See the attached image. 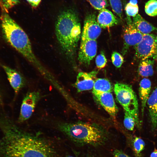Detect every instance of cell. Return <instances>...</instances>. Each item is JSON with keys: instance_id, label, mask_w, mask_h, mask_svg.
I'll use <instances>...</instances> for the list:
<instances>
[{"instance_id": "obj_1", "label": "cell", "mask_w": 157, "mask_h": 157, "mask_svg": "<svg viewBox=\"0 0 157 157\" xmlns=\"http://www.w3.org/2000/svg\"><path fill=\"white\" fill-rule=\"evenodd\" d=\"M0 125L3 134L0 139L1 157H65L64 148L56 138L40 132L25 131L8 120Z\"/></svg>"}, {"instance_id": "obj_2", "label": "cell", "mask_w": 157, "mask_h": 157, "mask_svg": "<svg viewBox=\"0 0 157 157\" xmlns=\"http://www.w3.org/2000/svg\"><path fill=\"white\" fill-rule=\"evenodd\" d=\"M2 32L6 41L20 53L43 75L49 71L34 54L28 37L21 27L9 16L2 12L0 17Z\"/></svg>"}, {"instance_id": "obj_3", "label": "cell", "mask_w": 157, "mask_h": 157, "mask_svg": "<svg viewBox=\"0 0 157 157\" xmlns=\"http://www.w3.org/2000/svg\"><path fill=\"white\" fill-rule=\"evenodd\" d=\"M55 33L65 53L69 57L73 56L81 34L79 19L74 9L68 8L59 14L55 24Z\"/></svg>"}, {"instance_id": "obj_4", "label": "cell", "mask_w": 157, "mask_h": 157, "mask_svg": "<svg viewBox=\"0 0 157 157\" xmlns=\"http://www.w3.org/2000/svg\"><path fill=\"white\" fill-rule=\"evenodd\" d=\"M55 126L73 143L79 145L98 146L103 144L107 139L104 130L94 124L58 122L55 123Z\"/></svg>"}, {"instance_id": "obj_5", "label": "cell", "mask_w": 157, "mask_h": 157, "mask_svg": "<svg viewBox=\"0 0 157 157\" xmlns=\"http://www.w3.org/2000/svg\"><path fill=\"white\" fill-rule=\"evenodd\" d=\"M114 89L118 102L124 111L132 116L135 120V126L140 129L141 122L139 117L138 99L132 87L126 84L117 83L115 85Z\"/></svg>"}, {"instance_id": "obj_6", "label": "cell", "mask_w": 157, "mask_h": 157, "mask_svg": "<svg viewBox=\"0 0 157 157\" xmlns=\"http://www.w3.org/2000/svg\"><path fill=\"white\" fill-rule=\"evenodd\" d=\"M155 35L144 34L141 40L134 46L136 58L141 60L157 58V47Z\"/></svg>"}, {"instance_id": "obj_7", "label": "cell", "mask_w": 157, "mask_h": 157, "mask_svg": "<svg viewBox=\"0 0 157 157\" xmlns=\"http://www.w3.org/2000/svg\"><path fill=\"white\" fill-rule=\"evenodd\" d=\"M41 97V94L38 91L29 92L25 95L21 106L18 119L19 122H24L31 117Z\"/></svg>"}, {"instance_id": "obj_8", "label": "cell", "mask_w": 157, "mask_h": 157, "mask_svg": "<svg viewBox=\"0 0 157 157\" xmlns=\"http://www.w3.org/2000/svg\"><path fill=\"white\" fill-rule=\"evenodd\" d=\"M127 24L123 33V55L126 53L129 47L135 46L138 44L141 40L144 35L135 27L130 17L127 16Z\"/></svg>"}, {"instance_id": "obj_9", "label": "cell", "mask_w": 157, "mask_h": 157, "mask_svg": "<svg viewBox=\"0 0 157 157\" xmlns=\"http://www.w3.org/2000/svg\"><path fill=\"white\" fill-rule=\"evenodd\" d=\"M101 28L97 22L94 13L88 14L84 21L81 40H95L100 35Z\"/></svg>"}, {"instance_id": "obj_10", "label": "cell", "mask_w": 157, "mask_h": 157, "mask_svg": "<svg viewBox=\"0 0 157 157\" xmlns=\"http://www.w3.org/2000/svg\"><path fill=\"white\" fill-rule=\"evenodd\" d=\"M97 43L96 40H81L78 54L79 63L84 65H89L96 55Z\"/></svg>"}, {"instance_id": "obj_11", "label": "cell", "mask_w": 157, "mask_h": 157, "mask_svg": "<svg viewBox=\"0 0 157 157\" xmlns=\"http://www.w3.org/2000/svg\"><path fill=\"white\" fill-rule=\"evenodd\" d=\"M98 72L93 71L90 72H79L76 77L74 86L78 92L93 89Z\"/></svg>"}, {"instance_id": "obj_12", "label": "cell", "mask_w": 157, "mask_h": 157, "mask_svg": "<svg viewBox=\"0 0 157 157\" xmlns=\"http://www.w3.org/2000/svg\"><path fill=\"white\" fill-rule=\"evenodd\" d=\"M5 71L10 85L15 94H18L20 90L26 84V81L23 76L17 71L4 65H1Z\"/></svg>"}, {"instance_id": "obj_13", "label": "cell", "mask_w": 157, "mask_h": 157, "mask_svg": "<svg viewBox=\"0 0 157 157\" xmlns=\"http://www.w3.org/2000/svg\"><path fill=\"white\" fill-rule=\"evenodd\" d=\"M95 97L110 116L115 119L117 113L118 109L111 92L104 93Z\"/></svg>"}, {"instance_id": "obj_14", "label": "cell", "mask_w": 157, "mask_h": 157, "mask_svg": "<svg viewBox=\"0 0 157 157\" xmlns=\"http://www.w3.org/2000/svg\"><path fill=\"white\" fill-rule=\"evenodd\" d=\"M97 20L100 27L104 28L117 25L120 22L119 18L106 8L100 10Z\"/></svg>"}, {"instance_id": "obj_15", "label": "cell", "mask_w": 157, "mask_h": 157, "mask_svg": "<svg viewBox=\"0 0 157 157\" xmlns=\"http://www.w3.org/2000/svg\"><path fill=\"white\" fill-rule=\"evenodd\" d=\"M147 102L151 129L155 130L157 127V88L149 96Z\"/></svg>"}, {"instance_id": "obj_16", "label": "cell", "mask_w": 157, "mask_h": 157, "mask_svg": "<svg viewBox=\"0 0 157 157\" xmlns=\"http://www.w3.org/2000/svg\"><path fill=\"white\" fill-rule=\"evenodd\" d=\"M151 88V83L148 79L144 78L140 82L139 93L141 103V111L143 116L144 108L149 97Z\"/></svg>"}, {"instance_id": "obj_17", "label": "cell", "mask_w": 157, "mask_h": 157, "mask_svg": "<svg viewBox=\"0 0 157 157\" xmlns=\"http://www.w3.org/2000/svg\"><path fill=\"white\" fill-rule=\"evenodd\" d=\"M132 21L136 28L144 35L157 31V28L145 20L138 14L133 17Z\"/></svg>"}, {"instance_id": "obj_18", "label": "cell", "mask_w": 157, "mask_h": 157, "mask_svg": "<svg viewBox=\"0 0 157 157\" xmlns=\"http://www.w3.org/2000/svg\"><path fill=\"white\" fill-rule=\"evenodd\" d=\"M113 88L110 81L104 78H97L92 89L94 97L105 92H111Z\"/></svg>"}, {"instance_id": "obj_19", "label": "cell", "mask_w": 157, "mask_h": 157, "mask_svg": "<svg viewBox=\"0 0 157 157\" xmlns=\"http://www.w3.org/2000/svg\"><path fill=\"white\" fill-rule=\"evenodd\" d=\"M154 60L148 59L141 61L138 66L139 74L143 77L152 76L154 73L153 65Z\"/></svg>"}, {"instance_id": "obj_20", "label": "cell", "mask_w": 157, "mask_h": 157, "mask_svg": "<svg viewBox=\"0 0 157 157\" xmlns=\"http://www.w3.org/2000/svg\"><path fill=\"white\" fill-rule=\"evenodd\" d=\"M131 139L132 147L135 155L137 157H140L145 146L144 141L137 136L133 137Z\"/></svg>"}, {"instance_id": "obj_21", "label": "cell", "mask_w": 157, "mask_h": 157, "mask_svg": "<svg viewBox=\"0 0 157 157\" xmlns=\"http://www.w3.org/2000/svg\"><path fill=\"white\" fill-rule=\"evenodd\" d=\"M127 16L134 17L138 13L139 8L136 0H130L127 3L125 8Z\"/></svg>"}, {"instance_id": "obj_22", "label": "cell", "mask_w": 157, "mask_h": 157, "mask_svg": "<svg viewBox=\"0 0 157 157\" xmlns=\"http://www.w3.org/2000/svg\"><path fill=\"white\" fill-rule=\"evenodd\" d=\"M146 13L150 16L157 15V0H150L146 3L145 6Z\"/></svg>"}, {"instance_id": "obj_23", "label": "cell", "mask_w": 157, "mask_h": 157, "mask_svg": "<svg viewBox=\"0 0 157 157\" xmlns=\"http://www.w3.org/2000/svg\"><path fill=\"white\" fill-rule=\"evenodd\" d=\"M113 12L121 19L123 17L122 6L121 0H108Z\"/></svg>"}, {"instance_id": "obj_24", "label": "cell", "mask_w": 157, "mask_h": 157, "mask_svg": "<svg viewBox=\"0 0 157 157\" xmlns=\"http://www.w3.org/2000/svg\"><path fill=\"white\" fill-rule=\"evenodd\" d=\"M19 2V0H0V7L2 12L8 13L10 9Z\"/></svg>"}, {"instance_id": "obj_25", "label": "cell", "mask_w": 157, "mask_h": 157, "mask_svg": "<svg viewBox=\"0 0 157 157\" xmlns=\"http://www.w3.org/2000/svg\"><path fill=\"white\" fill-rule=\"evenodd\" d=\"M124 124L128 130L132 131L135 126V120L133 117L129 113L124 111Z\"/></svg>"}, {"instance_id": "obj_26", "label": "cell", "mask_w": 157, "mask_h": 157, "mask_svg": "<svg viewBox=\"0 0 157 157\" xmlns=\"http://www.w3.org/2000/svg\"><path fill=\"white\" fill-rule=\"evenodd\" d=\"M91 6L95 9L100 10L109 6L107 0H88Z\"/></svg>"}, {"instance_id": "obj_27", "label": "cell", "mask_w": 157, "mask_h": 157, "mask_svg": "<svg viewBox=\"0 0 157 157\" xmlns=\"http://www.w3.org/2000/svg\"><path fill=\"white\" fill-rule=\"evenodd\" d=\"M111 59L113 65L117 68L121 67L124 61V58L122 55L116 51L112 53Z\"/></svg>"}, {"instance_id": "obj_28", "label": "cell", "mask_w": 157, "mask_h": 157, "mask_svg": "<svg viewBox=\"0 0 157 157\" xmlns=\"http://www.w3.org/2000/svg\"><path fill=\"white\" fill-rule=\"evenodd\" d=\"M107 62V59L103 53L99 54L96 58V64L98 69H101L104 67Z\"/></svg>"}, {"instance_id": "obj_29", "label": "cell", "mask_w": 157, "mask_h": 157, "mask_svg": "<svg viewBox=\"0 0 157 157\" xmlns=\"http://www.w3.org/2000/svg\"><path fill=\"white\" fill-rule=\"evenodd\" d=\"M114 157H131L123 151L118 149H116L113 152Z\"/></svg>"}, {"instance_id": "obj_30", "label": "cell", "mask_w": 157, "mask_h": 157, "mask_svg": "<svg viewBox=\"0 0 157 157\" xmlns=\"http://www.w3.org/2000/svg\"><path fill=\"white\" fill-rule=\"evenodd\" d=\"M33 8L37 7L40 4L41 0H26Z\"/></svg>"}, {"instance_id": "obj_31", "label": "cell", "mask_w": 157, "mask_h": 157, "mask_svg": "<svg viewBox=\"0 0 157 157\" xmlns=\"http://www.w3.org/2000/svg\"><path fill=\"white\" fill-rule=\"evenodd\" d=\"M149 157H157V150H154L151 153Z\"/></svg>"}, {"instance_id": "obj_32", "label": "cell", "mask_w": 157, "mask_h": 157, "mask_svg": "<svg viewBox=\"0 0 157 157\" xmlns=\"http://www.w3.org/2000/svg\"><path fill=\"white\" fill-rule=\"evenodd\" d=\"M65 157H75V156H72L71 155H69L66 154ZM87 157H92L89 156Z\"/></svg>"}, {"instance_id": "obj_33", "label": "cell", "mask_w": 157, "mask_h": 157, "mask_svg": "<svg viewBox=\"0 0 157 157\" xmlns=\"http://www.w3.org/2000/svg\"><path fill=\"white\" fill-rule=\"evenodd\" d=\"M155 42L157 47V36H156L155 37Z\"/></svg>"}, {"instance_id": "obj_34", "label": "cell", "mask_w": 157, "mask_h": 157, "mask_svg": "<svg viewBox=\"0 0 157 157\" xmlns=\"http://www.w3.org/2000/svg\"><path fill=\"white\" fill-rule=\"evenodd\" d=\"M2 99H1V96L0 94V103L2 104Z\"/></svg>"}]
</instances>
